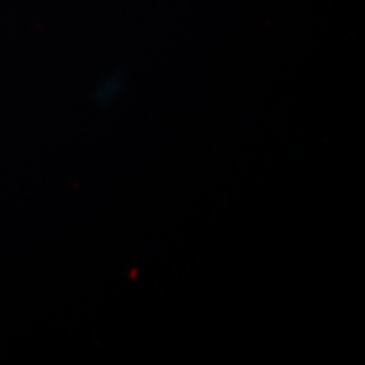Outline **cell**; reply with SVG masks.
Instances as JSON below:
<instances>
[]
</instances>
